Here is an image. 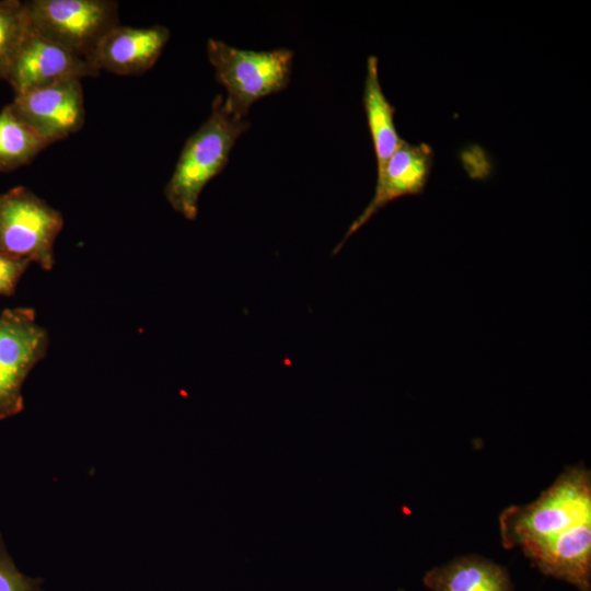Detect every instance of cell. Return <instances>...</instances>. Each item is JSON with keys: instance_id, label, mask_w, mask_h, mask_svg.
Wrapping results in <instances>:
<instances>
[{"instance_id": "cell-16", "label": "cell", "mask_w": 591, "mask_h": 591, "mask_svg": "<svg viewBox=\"0 0 591 591\" xmlns=\"http://www.w3.org/2000/svg\"><path fill=\"white\" fill-rule=\"evenodd\" d=\"M42 578L22 573L7 551L0 534V591H42Z\"/></svg>"}, {"instance_id": "cell-1", "label": "cell", "mask_w": 591, "mask_h": 591, "mask_svg": "<svg viewBox=\"0 0 591 591\" xmlns=\"http://www.w3.org/2000/svg\"><path fill=\"white\" fill-rule=\"evenodd\" d=\"M248 128L245 118L228 111L221 94L215 97L209 117L186 140L164 187V196L176 212L187 220L197 217L202 189L223 171L235 141Z\"/></svg>"}, {"instance_id": "cell-9", "label": "cell", "mask_w": 591, "mask_h": 591, "mask_svg": "<svg viewBox=\"0 0 591 591\" xmlns=\"http://www.w3.org/2000/svg\"><path fill=\"white\" fill-rule=\"evenodd\" d=\"M433 161L434 152L429 144L425 142L412 144L403 139L382 173L376 175L371 201L350 224L333 254H337L348 237L391 201L408 195L422 194L429 181Z\"/></svg>"}, {"instance_id": "cell-2", "label": "cell", "mask_w": 591, "mask_h": 591, "mask_svg": "<svg viewBox=\"0 0 591 591\" xmlns=\"http://www.w3.org/2000/svg\"><path fill=\"white\" fill-rule=\"evenodd\" d=\"M591 521V475L583 466L565 470L541 496L525 506H512L499 515L502 544L525 551Z\"/></svg>"}, {"instance_id": "cell-6", "label": "cell", "mask_w": 591, "mask_h": 591, "mask_svg": "<svg viewBox=\"0 0 591 591\" xmlns=\"http://www.w3.org/2000/svg\"><path fill=\"white\" fill-rule=\"evenodd\" d=\"M49 335L32 308L0 313V420L24 409L22 387L33 368L47 355Z\"/></svg>"}, {"instance_id": "cell-15", "label": "cell", "mask_w": 591, "mask_h": 591, "mask_svg": "<svg viewBox=\"0 0 591 591\" xmlns=\"http://www.w3.org/2000/svg\"><path fill=\"white\" fill-rule=\"evenodd\" d=\"M30 28L31 23L23 2L0 1V78L5 79L10 65Z\"/></svg>"}, {"instance_id": "cell-3", "label": "cell", "mask_w": 591, "mask_h": 591, "mask_svg": "<svg viewBox=\"0 0 591 591\" xmlns=\"http://www.w3.org/2000/svg\"><path fill=\"white\" fill-rule=\"evenodd\" d=\"M207 55L216 79L227 91L225 107L240 118H245L257 100L286 89L290 82L293 51L287 48L246 50L210 38Z\"/></svg>"}, {"instance_id": "cell-5", "label": "cell", "mask_w": 591, "mask_h": 591, "mask_svg": "<svg viewBox=\"0 0 591 591\" xmlns=\"http://www.w3.org/2000/svg\"><path fill=\"white\" fill-rule=\"evenodd\" d=\"M24 4L34 31L89 62L103 37L120 24L118 3L112 0H32Z\"/></svg>"}, {"instance_id": "cell-11", "label": "cell", "mask_w": 591, "mask_h": 591, "mask_svg": "<svg viewBox=\"0 0 591 591\" xmlns=\"http://www.w3.org/2000/svg\"><path fill=\"white\" fill-rule=\"evenodd\" d=\"M523 553L544 575L579 591H591V521L575 524Z\"/></svg>"}, {"instance_id": "cell-17", "label": "cell", "mask_w": 591, "mask_h": 591, "mask_svg": "<svg viewBox=\"0 0 591 591\" xmlns=\"http://www.w3.org/2000/svg\"><path fill=\"white\" fill-rule=\"evenodd\" d=\"M31 262L16 259L0 253V296H14L18 283Z\"/></svg>"}, {"instance_id": "cell-8", "label": "cell", "mask_w": 591, "mask_h": 591, "mask_svg": "<svg viewBox=\"0 0 591 591\" xmlns=\"http://www.w3.org/2000/svg\"><path fill=\"white\" fill-rule=\"evenodd\" d=\"M100 72L84 58L43 37L31 26L5 79L16 94L68 79L96 77Z\"/></svg>"}, {"instance_id": "cell-12", "label": "cell", "mask_w": 591, "mask_h": 591, "mask_svg": "<svg viewBox=\"0 0 591 591\" xmlns=\"http://www.w3.org/2000/svg\"><path fill=\"white\" fill-rule=\"evenodd\" d=\"M424 583L431 591H513L503 567L475 555L428 570Z\"/></svg>"}, {"instance_id": "cell-10", "label": "cell", "mask_w": 591, "mask_h": 591, "mask_svg": "<svg viewBox=\"0 0 591 591\" xmlns=\"http://www.w3.org/2000/svg\"><path fill=\"white\" fill-rule=\"evenodd\" d=\"M170 38L162 25L132 27L117 25L100 42L90 63L100 72L137 76L151 69Z\"/></svg>"}, {"instance_id": "cell-4", "label": "cell", "mask_w": 591, "mask_h": 591, "mask_svg": "<svg viewBox=\"0 0 591 591\" xmlns=\"http://www.w3.org/2000/svg\"><path fill=\"white\" fill-rule=\"evenodd\" d=\"M59 210L24 186L0 194V253L50 271L54 246L63 228Z\"/></svg>"}, {"instance_id": "cell-7", "label": "cell", "mask_w": 591, "mask_h": 591, "mask_svg": "<svg viewBox=\"0 0 591 591\" xmlns=\"http://www.w3.org/2000/svg\"><path fill=\"white\" fill-rule=\"evenodd\" d=\"M9 106L48 146L78 132L85 120L80 79H68L16 94Z\"/></svg>"}, {"instance_id": "cell-13", "label": "cell", "mask_w": 591, "mask_h": 591, "mask_svg": "<svg viewBox=\"0 0 591 591\" xmlns=\"http://www.w3.org/2000/svg\"><path fill=\"white\" fill-rule=\"evenodd\" d=\"M378 58L367 60L363 89V107L376 158V175L381 174L387 161L402 143L395 123V107L385 97L380 79Z\"/></svg>"}, {"instance_id": "cell-14", "label": "cell", "mask_w": 591, "mask_h": 591, "mask_svg": "<svg viewBox=\"0 0 591 591\" xmlns=\"http://www.w3.org/2000/svg\"><path fill=\"white\" fill-rule=\"evenodd\" d=\"M48 144L20 120L10 106L0 112V171L30 163Z\"/></svg>"}]
</instances>
